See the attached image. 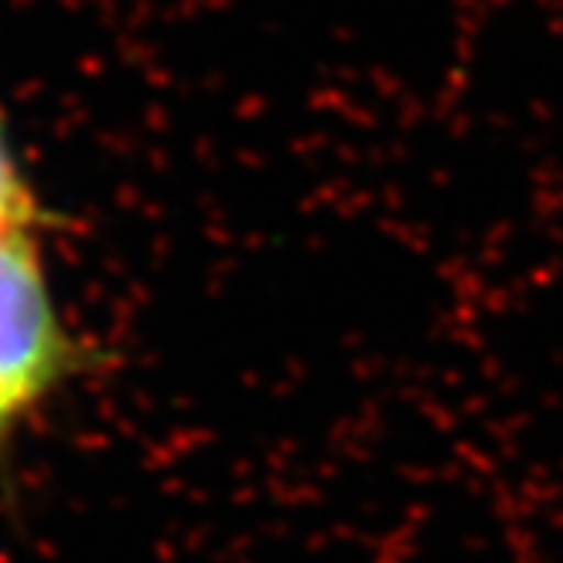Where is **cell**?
<instances>
[{
  "instance_id": "6da1fadb",
  "label": "cell",
  "mask_w": 563,
  "mask_h": 563,
  "mask_svg": "<svg viewBox=\"0 0 563 563\" xmlns=\"http://www.w3.org/2000/svg\"><path fill=\"white\" fill-rule=\"evenodd\" d=\"M86 367L37 234H0V455Z\"/></svg>"
},
{
  "instance_id": "7a4b0ae2",
  "label": "cell",
  "mask_w": 563,
  "mask_h": 563,
  "mask_svg": "<svg viewBox=\"0 0 563 563\" xmlns=\"http://www.w3.org/2000/svg\"><path fill=\"white\" fill-rule=\"evenodd\" d=\"M45 224L48 208L0 119V234H37Z\"/></svg>"
}]
</instances>
